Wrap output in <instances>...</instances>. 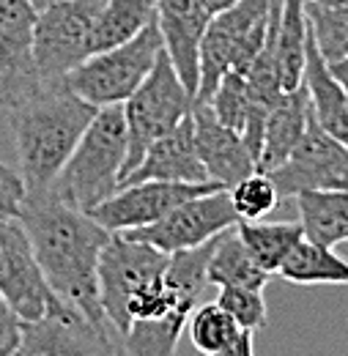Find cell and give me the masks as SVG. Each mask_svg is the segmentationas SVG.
<instances>
[{
	"mask_svg": "<svg viewBox=\"0 0 348 356\" xmlns=\"http://www.w3.org/2000/svg\"><path fill=\"white\" fill-rule=\"evenodd\" d=\"M212 113L217 115L219 124L244 132L247 124V113H250V90H247V74L230 69L222 74V80L217 83V88L209 99Z\"/></svg>",
	"mask_w": 348,
	"mask_h": 356,
	"instance_id": "f1b7e54d",
	"label": "cell"
},
{
	"mask_svg": "<svg viewBox=\"0 0 348 356\" xmlns=\"http://www.w3.org/2000/svg\"><path fill=\"white\" fill-rule=\"evenodd\" d=\"M236 233L244 241L247 252L255 258V264L269 274H277L291 250L305 238L299 222H269L266 217L236 222Z\"/></svg>",
	"mask_w": 348,
	"mask_h": 356,
	"instance_id": "d4e9b609",
	"label": "cell"
},
{
	"mask_svg": "<svg viewBox=\"0 0 348 356\" xmlns=\"http://www.w3.org/2000/svg\"><path fill=\"white\" fill-rule=\"evenodd\" d=\"M228 197H230V206H233L239 222L269 217L280 206V200H283L271 176L263 173V170H253L250 176L239 178L236 184H230L228 186Z\"/></svg>",
	"mask_w": 348,
	"mask_h": 356,
	"instance_id": "83f0119b",
	"label": "cell"
},
{
	"mask_svg": "<svg viewBox=\"0 0 348 356\" xmlns=\"http://www.w3.org/2000/svg\"><path fill=\"white\" fill-rule=\"evenodd\" d=\"M307 17L305 0H283L277 33H274V60L283 90L299 88L305 74V55H307Z\"/></svg>",
	"mask_w": 348,
	"mask_h": 356,
	"instance_id": "603a6c76",
	"label": "cell"
},
{
	"mask_svg": "<svg viewBox=\"0 0 348 356\" xmlns=\"http://www.w3.org/2000/svg\"><path fill=\"white\" fill-rule=\"evenodd\" d=\"M239 222L228 189H212V192H200L184 203H178L173 211H168L162 220L143 227L127 230L124 236L140 238L154 244L162 252H178V250H192L200 247L212 238H217L222 230L233 227Z\"/></svg>",
	"mask_w": 348,
	"mask_h": 356,
	"instance_id": "9c48e42d",
	"label": "cell"
},
{
	"mask_svg": "<svg viewBox=\"0 0 348 356\" xmlns=\"http://www.w3.org/2000/svg\"><path fill=\"white\" fill-rule=\"evenodd\" d=\"M104 0H55L36 8L33 58L44 80L66 77L93 52V22Z\"/></svg>",
	"mask_w": 348,
	"mask_h": 356,
	"instance_id": "ba28073f",
	"label": "cell"
},
{
	"mask_svg": "<svg viewBox=\"0 0 348 356\" xmlns=\"http://www.w3.org/2000/svg\"><path fill=\"white\" fill-rule=\"evenodd\" d=\"M159 52H162V36L154 19L129 42L90 52L83 63H77L63 77V83L96 110L124 104L137 90V86L148 77Z\"/></svg>",
	"mask_w": 348,
	"mask_h": 356,
	"instance_id": "5b68a950",
	"label": "cell"
},
{
	"mask_svg": "<svg viewBox=\"0 0 348 356\" xmlns=\"http://www.w3.org/2000/svg\"><path fill=\"white\" fill-rule=\"evenodd\" d=\"M134 181H187V184L212 181L198 156L192 113L145 148L140 165L124 176L121 186L134 184Z\"/></svg>",
	"mask_w": 348,
	"mask_h": 356,
	"instance_id": "e0dca14e",
	"label": "cell"
},
{
	"mask_svg": "<svg viewBox=\"0 0 348 356\" xmlns=\"http://www.w3.org/2000/svg\"><path fill=\"white\" fill-rule=\"evenodd\" d=\"M329 69H332V74L340 80V86L346 88V96H348V58L338 60V63H329Z\"/></svg>",
	"mask_w": 348,
	"mask_h": 356,
	"instance_id": "d6a6232c",
	"label": "cell"
},
{
	"mask_svg": "<svg viewBox=\"0 0 348 356\" xmlns=\"http://www.w3.org/2000/svg\"><path fill=\"white\" fill-rule=\"evenodd\" d=\"M121 354V343L99 332L80 310L61 299L36 321H22L14 356H83Z\"/></svg>",
	"mask_w": 348,
	"mask_h": 356,
	"instance_id": "5bb4252c",
	"label": "cell"
},
{
	"mask_svg": "<svg viewBox=\"0 0 348 356\" xmlns=\"http://www.w3.org/2000/svg\"><path fill=\"white\" fill-rule=\"evenodd\" d=\"M184 329L189 334V343L206 356H253L255 351V332L239 326L217 302H198Z\"/></svg>",
	"mask_w": 348,
	"mask_h": 356,
	"instance_id": "ffe728a7",
	"label": "cell"
},
{
	"mask_svg": "<svg viewBox=\"0 0 348 356\" xmlns=\"http://www.w3.org/2000/svg\"><path fill=\"white\" fill-rule=\"evenodd\" d=\"M302 83L310 96V113L318 121L324 132L340 140L348 148V96L340 80L332 74L329 63L321 58V52L313 44V36H307L305 74Z\"/></svg>",
	"mask_w": 348,
	"mask_h": 356,
	"instance_id": "d6986e66",
	"label": "cell"
},
{
	"mask_svg": "<svg viewBox=\"0 0 348 356\" xmlns=\"http://www.w3.org/2000/svg\"><path fill=\"white\" fill-rule=\"evenodd\" d=\"M31 3H33V6H36V8H44V6H47V3H55V0H31Z\"/></svg>",
	"mask_w": 348,
	"mask_h": 356,
	"instance_id": "d590c367",
	"label": "cell"
},
{
	"mask_svg": "<svg viewBox=\"0 0 348 356\" xmlns=\"http://www.w3.org/2000/svg\"><path fill=\"white\" fill-rule=\"evenodd\" d=\"M192 104H195V96L181 83L171 58L162 49L148 77L121 104L124 124H127V159H124L121 181L140 165L145 148L154 140L168 134L178 121H184L192 113Z\"/></svg>",
	"mask_w": 348,
	"mask_h": 356,
	"instance_id": "8992f818",
	"label": "cell"
},
{
	"mask_svg": "<svg viewBox=\"0 0 348 356\" xmlns=\"http://www.w3.org/2000/svg\"><path fill=\"white\" fill-rule=\"evenodd\" d=\"M19 222L31 236L49 291L63 305L83 312L99 332L116 337L118 332L102 310L96 280L99 252L107 244L110 230L102 227L88 211L58 197L55 192L25 195Z\"/></svg>",
	"mask_w": 348,
	"mask_h": 356,
	"instance_id": "6da1fadb",
	"label": "cell"
},
{
	"mask_svg": "<svg viewBox=\"0 0 348 356\" xmlns=\"http://www.w3.org/2000/svg\"><path fill=\"white\" fill-rule=\"evenodd\" d=\"M192 127H195L198 156H200L212 181H217L228 189L239 178L258 170V162H255L253 151L247 148L242 132L219 124L217 115L209 107V102L192 104Z\"/></svg>",
	"mask_w": 348,
	"mask_h": 356,
	"instance_id": "2e32d148",
	"label": "cell"
},
{
	"mask_svg": "<svg viewBox=\"0 0 348 356\" xmlns=\"http://www.w3.org/2000/svg\"><path fill=\"white\" fill-rule=\"evenodd\" d=\"M168 252L157 250L148 241L129 238L124 233H110L107 244L99 252L96 280H99V302L107 321L118 332V337L129 329V299L151 280L162 277L168 268Z\"/></svg>",
	"mask_w": 348,
	"mask_h": 356,
	"instance_id": "52a82bcc",
	"label": "cell"
},
{
	"mask_svg": "<svg viewBox=\"0 0 348 356\" xmlns=\"http://www.w3.org/2000/svg\"><path fill=\"white\" fill-rule=\"evenodd\" d=\"M217 305L222 310H228V315L244 326V329H253L258 332L266 326V318H269V310H266V299H263V291H255V288H233V285H225L219 288Z\"/></svg>",
	"mask_w": 348,
	"mask_h": 356,
	"instance_id": "f546056e",
	"label": "cell"
},
{
	"mask_svg": "<svg viewBox=\"0 0 348 356\" xmlns=\"http://www.w3.org/2000/svg\"><path fill=\"white\" fill-rule=\"evenodd\" d=\"M157 19V0H104L93 22V52L134 39Z\"/></svg>",
	"mask_w": 348,
	"mask_h": 356,
	"instance_id": "484cf974",
	"label": "cell"
},
{
	"mask_svg": "<svg viewBox=\"0 0 348 356\" xmlns=\"http://www.w3.org/2000/svg\"><path fill=\"white\" fill-rule=\"evenodd\" d=\"M305 3H321V6H348V0H305Z\"/></svg>",
	"mask_w": 348,
	"mask_h": 356,
	"instance_id": "e575fe53",
	"label": "cell"
},
{
	"mask_svg": "<svg viewBox=\"0 0 348 356\" xmlns=\"http://www.w3.org/2000/svg\"><path fill=\"white\" fill-rule=\"evenodd\" d=\"M8 113L25 195H44L69 162L96 107L80 99L61 77L44 83L31 99Z\"/></svg>",
	"mask_w": 348,
	"mask_h": 356,
	"instance_id": "7a4b0ae2",
	"label": "cell"
},
{
	"mask_svg": "<svg viewBox=\"0 0 348 356\" xmlns=\"http://www.w3.org/2000/svg\"><path fill=\"white\" fill-rule=\"evenodd\" d=\"M127 159V124L121 104L99 107L77 140L69 162L52 189L66 203L90 211L121 186V170Z\"/></svg>",
	"mask_w": 348,
	"mask_h": 356,
	"instance_id": "3957f363",
	"label": "cell"
},
{
	"mask_svg": "<svg viewBox=\"0 0 348 356\" xmlns=\"http://www.w3.org/2000/svg\"><path fill=\"white\" fill-rule=\"evenodd\" d=\"M280 197H294L305 189H348V148L307 118V129L291 156L269 170Z\"/></svg>",
	"mask_w": 348,
	"mask_h": 356,
	"instance_id": "4fadbf2b",
	"label": "cell"
},
{
	"mask_svg": "<svg viewBox=\"0 0 348 356\" xmlns=\"http://www.w3.org/2000/svg\"><path fill=\"white\" fill-rule=\"evenodd\" d=\"M0 296L19 321H36L58 302L19 217H0Z\"/></svg>",
	"mask_w": 348,
	"mask_h": 356,
	"instance_id": "30bf717a",
	"label": "cell"
},
{
	"mask_svg": "<svg viewBox=\"0 0 348 356\" xmlns=\"http://www.w3.org/2000/svg\"><path fill=\"white\" fill-rule=\"evenodd\" d=\"M212 189H222V184H217V181H200V184L134 181V184L118 186L107 200L93 206L88 214L102 227H107L110 233H127V230L162 220L178 203H184L200 192H212Z\"/></svg>",
	"mask_w": 348,
	"mask_h": 356,
	"instance_id": "7c38bea8",
	"label": "cell"
},
{
	"mask_svg": "<svg viewBox=\"0 0 348 356\" xmlns=\"http://www.w3.org/2000/svg\"><path fill=\"white\" fill-rule=\"evenodd\" d=\"M305 17L313 44L326 63L348 58V6L305 3Z\"/></svg>",
	"mask_w": 348,
	"mask_h": 356,
	"instance_id": "4316f807",
	"label": "cell"
},
{
	"mask_svg": "<svg viewBox=\"0 0 348 356\" xmlns=\"http://www.w3.org/2000/svg\"><path fill=\"white\" fill-rule=\"evenodd\" d=\"M22 203H25L22 178L0 159V217H19Z\"/></svg>",
	"mask_w": 348,
	"mask_h": 356,
	"instance_id": "4dcf8cb0",
	"label": "cell"
},
{
	"mask_svg": "<svg viewBox=\"0 0 348 356\" xmlns=\"http://www.w3.org/2000/svg\"><path fill=\"white\" fill-rule=\"evenodd\" d=\"M209 19L212 14L200 0H157V28L162 36V49L192 96L198 90L200 39Z\"/></svg>",
	"mask_w": 348,
	"mask_h": 356,
	"instance_id": "9a60e30c",
	"label": "cell"
},
{
	"mask_svg": "<svg viewBox=\"0 0 348 356\" xmlns=\"http://www.w3.org/2000/svg\"><path fill=\"white\" fill-rule=\"evenodd\" d=\"M33 22L31 0H0V110L22 104L49 83L33 58Z\"/></svg>",
	"mask_w": 348,
	"mask_h": 356,
	"instance_id": "8fae6325",
	"label": "cell"
},
{
	"mask_svg": "<svg viewBox=\"0 0 348 356\" xmlns=\"http://www.w3.org/2000/svg\"><path fill=\"white\" fill-rule=\"evenodd\" d=\"M19 326L22 321L11 312V307L0 296V356H14L19 346Z\"/></svg>",
	"mask_w": 348,
	"mask_h": 356,
	"instance_id": "1f68e13d",
	"label": "cell"
},
{
	"mask_svg": "<svg viewBox=\"0 0 348 356\" xmlns=\"http://www.w3.org/2000/svg\"><path fill=\"white\" fill-rule=\"evenodd\" d=\"M294 197L305 238L324 247L348 241V189H305Z\"/></svg>",
	"mask_w": 348,
	"mask_h": 356,
	"instance_id": "44dd1931",
	"label": "cell"
},
{
	"mask_svg": "<svg viewBox=\"0 0 348 356\" xmlns=\"http://www.w3.org/2000/svg\"><path fill=\"white\" fill-rule=\"evenodd\" d=\"M277 274L296 285H348V261L332 247L302 238L283 261Z\"/></svg>",
	"mask_w": 348,
	"mask_h": 356,
	"instance_id": "cb8c5ba5",
	"label": "cell"
},
{
	"mask_svg": "<svg viewBox=\"0 0 348 356\" xmlns=\"http://www.w3.org/2000/svg\"><path fill=\"white\" fill-rule=\"evenodd\" d=\"M200 3L206 6V11H209V14H217V11H222V8L233 6L236 0H200Z\"/></svg>",
	"mask_w": 348,
	"mask_h": 356,
	"instance_id": "836d02e7",
	"label": "cell"
},
{
	"mask_svg": "<svg viewBox=\"0 0 348 356\" xmlns=\"http://www.w3.org/2000/svg\"><path fill=\"white\" fill-rule=\"evenodd\" d=\"M269 271H263L255 258L247 252L244 241L239 238L236 233V225L222 230L214 241V250L209 255V264H206V280L209 285L214 288H225V285H233V288H255L263 291L266 282H269Z\"/></svg>",
	"mask_w": 348,
	"mask_h": 356,
	"instance_id": "7402d4cb",
	"label": "cell"
},
{
	"mask_svg": "<svg viewBox=\"0 0 348 356\" xmlns=\"http://www.w3.org/2000/svg\"><path fill=\"white\" fill-rule=\"evenodd\" d=\"M307 118H310V96H307L305 83L299 88L283 90L263 124L258 170L269 173L291 156V151L299 145L307 129Z\"/></svg>",
	"mask_w": 348,
	"mask_h": 356,
	"instance_id": "ac0fdd59",
	"label": "cell"
},
{
	"mask_svg": "<svg viewBox=\"0 0 348 356\" xmlns=\"http://www.w3.org/2000/svg\"><path fill=\"white\" fill-rule=\"evenodd\" d=\"M269 14L271 0H236L233 6L212 14L200 39L195 102H209L225 72L236 69L247 74L266 42Z\"/></svg>",
	"mask_w": 348,
	"mask_h": 356,
	"instance_id": "277c9868",
	"label": "cell"
}]
</instances>
